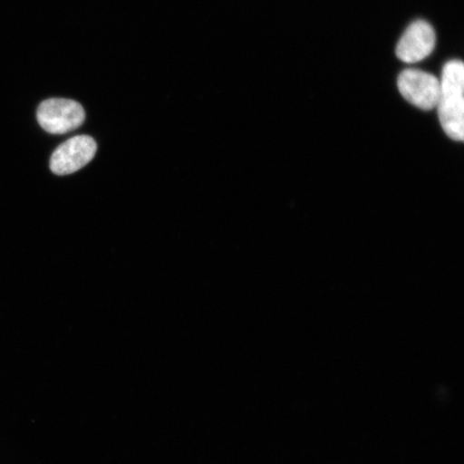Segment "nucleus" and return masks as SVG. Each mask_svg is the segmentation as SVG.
Instances as JSON below:
<instances>
[{"label": "nucleus", "mask_w": 464, "mask_h": 464, "mask_svg": "<svg viewBox=\"0 0 464 464\" xmlns=\"http://www.w3.org/2000/svg\"><path fill=\"white\" fill-rule=\"evenodd\" d=\"M435 45L434 29L425 21L411 24L397 45V56L404 63H417L432 53Z\"/></svg>", "instance_id": "nucleus-5"}, {"label": "nucleus", "mask_w": 464, "mask_h": 464, "mask_svg": "<svg viewBox=\"0 0 464 464\" xmlns=\"http://www.w3.org/2000/svg\"><path fill=\"white\" fill-rule=\"evenodd\" d=\"M97 144L92 137L78 136L69 139L52 154L50 168L57 176H67L82 169L94 159Z\"/></svg>", "instance_id": "nucleus-4"}, {"label": "nucleus", "mask_w": 464, "mask_h": 464, "mask_svg": "<svg viewBox=\"0 0 464 464\" xmlns=\"http://www.w3.org/2000/svg\"><path fill=\"white\" fill-rule=\"evenodd\" d=\"M37 119L40 126L46 132L63 135L82 125L85 112L83 107L77 102L52 98L40 104Z\"/></svg>", "instance_id": "nucleus-2"}, {"label": "nucleus", "mask_w": 464, "mask_h": 464, "mask_svg": "<svg viewBox=\"0 0 464 464\" xmlns=\"http://www.w3.org/2000/svg\"><path fill=\"white\" fill-rule=\"evenodd\" d=\"M437 104L442 129L452 140L464 139V66L461 61H450L443 68Z\"/></svg>", "instance_id": "nucleus-1"}, {"label": "nucleus", "mask_w": 464, "mask_h": 464, "mask_svg": "<svg viewBox=\"0 0 464 464\" xmlns=\"http://www.w3.org/2000/svg\"><path fill=\"white\" fill-rule=\"evenodd\" d=\"M398 87L405 100L415 107L426 111L437 107L440 84L433 74L417 69H406L399 75Z\"/></svg>", "instance_id": "nucleus-3"}]
</instances>
